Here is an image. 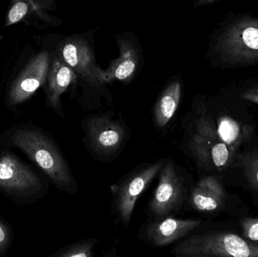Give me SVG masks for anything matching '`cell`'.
I'll return each mask as SVG.
<instances>
[{
    "mask_svg": "<svg viewBox=\"0 0 258 257\" xmlns=\"http://www.w3.org/2000/svg\"><path fill=\"white\" fill-rule=\"evenodd\" d=\"M0 146L17 149L42 170L59 190L71 193L74 178L57 143L33 124H16L0 134Z\"/></svg>",
    "mask_w": 258,
    "mask_h": 257,
    "instance_id": "obj_1",
    "label": "cell"
},
{
    "mask_svg": "<svg viewBox=\"0 0 258 257\" xmlns=\"http://www.w3.org/2000/svg\"><path fill=\"white\" fill-rule=\"evenodd\" d=\"M0 193L18 205H33L46 193L42 178L10 149L0 150Z\"/></svg>",
    "mask_w": 258,
    "mask_h": 257,
    "instance_id": "obj_2",
    "label": "cell"
},
{
    "mask_svg": "<svg viewBox=\"0 0 258 257\" xmlns=\"http://www.w3.org/2000/svg\"><path fill=\"white\" fill-rule=\"evenodd\" d=\"M59 37L50 50L57 53L72 68L77 79L98 89L107 84L105 69L97 63L92 32Z\"/></svg>",
    "mask_w": 258,
    "mask_h": 257,
    "instance_id": "obj_3",
    "label": "cell"
},
{
    "mask_svg": "<svg viewBox=\"0 0 258 257\" xmlns=\"http://www.w3.org/2000/svg\"><path fill=\"white\" fill-rule=\"evenodd\" d=\"M171 253L180 257H258V244L235 234L209 232L183 240Z\"/></svg>",
    "mask_w": 258,
    "mask_h": 257,
    "instance_id": "obj_4",
    "label": "cell"
},
{
    "mask_svg": "<svg viewBox=\"0 0 258 257\" xmlns=\"http://www.w3.org/2000/svg\"><path fill=\"white\" fill-rule=\"evenodd\" d=\"M215 54L224 63H258V18H240L230 24L215 43Z\"/></svg>",
    "mask_w": 258,
    "mask_h": 257,
    "instance_id": "obj_5",
    "label": "cell"
},
{
    "mask_svg": "<svg viewBox=\"0 0 258 257\" xmlns=\"http://www.w3.org/2000/svg\"><path fill=\"white\" fill-rule=\"evenodd\" d=\"M51 57V51L47 48L31 54L8 84L5 98L6 108L16 111L19 106L27 102L44 85Z\"/></svg>",
    "mask_w": 258,
    "mask_h": 257,
    "instance_id": "obj_6",
    "label": "cell"
},
{
    "mask_svg": "<svg viewBox=\"0 0 258 257\" xmlns=\"http://www.w3.org/2000/svg\"><path fill=\"white\" fill-rule=\"evenodd\" d=\"M119 56L110 62L105 69L106 83L118 81L128 83L142 69L144 63L142 46L136 36L129 32H120L115 36Z\"/></svg>",
    "mask_w": 258,
    "mask_h": 257,
    "instance_id": "obj_7",
    "label": "cell"
},
{
    "mask_svg": "<svg viewBox=\"0 0 258 257\" xmlns=\"http://www.w3.org/2000/svg\"><path fill=\"white\" fill-rule=\"evenodd\" d=\"M159 184L150 203L152 214L163 219L181 208L184 199L183 179L176 172L172 161L165 162L161 169Z\"/></svg>",
    "mask_w": 258,
    "mask_h": 257,
    "instance_id": "obj_8",
    "label": "cell"
},
{
    "mask_svg": "<svg viewBox=\"0 0 258 257\" xmlns=\"http://www.w3.org/2000/svg\"><path fill=\"white\" fill-rule=\"evenodd\" d=\"M165 161H156L132 174L116 190L115 206L122 223L128 225L137 200L155 177L160 172Z\"/></svg>",
    "mask_w": 258,
    "mask_h": 257,
    "instance_id": "obj_9",
    "label": "cell"
},
{
    "mask_svg": "<svg viewBox=\"0 0 258 257\" xmlns=\"http://www.w3.org/2000/svg\"><path fill=\"white\" fill-rule=\"evenodd\" d=\"M201 119L192 137L191 149L200 161L212 163L218 168L225 167L230 158V148L220 139L213 125L207 119Z\"/></svg>",
    "mask_w": 258,
    "mask_h": 257,
    "instance_id": "obj_10",
    "label": "cell"
},
{
    "mask_svg": "<svg viewBox=\"0 0 258 257\" xmlns=\"http://www.w3.org/2000/svg\"><path fill=\"white\" fill-rule=\"evenodd\" d=\"M56 8L55 0H10L4 26L10 27L21 22L35 24L36 21L57 26L60 20L48 14Z\"/></svg>",
    "mask_w": 258,
    "mask_h": 257,
    "instance_id": "obj_11",
    "label": "cell"
},
{
    "mask_svg": "<svg viewBox=\"0 0 258 257\" xmlns=\"http://www.w3.org/2000/svg\"><path fill=\"white\" fill-rule=\"evenodd\" d=\"M48 49V48H47ZM49 50V49H48ZM51 51V62L47 74L45 86L46 102L57 115L63 116L60 97L72 84L77 81V76L72 68L54 51Z\"/></svg>",
    "mask_w": 258,
    "mask_h": 257,
    "instance_id": "obj_12",
    "label": "cell"
},
{
    "mask_svg": "<svg viewBox=\"0 0 258 257\" xmlns=\"http://www.w3.org/2000/svg\"><path fill=\"white\" fill-rule=\"evenodd\" d=\"M86 127L91 145L99 153L116 152L125 137L122 125L105 116H94L88 121Z\"/></svg>",
    "mask_w": 258,
    "mask_h": 257,
    "instance_id": "obj_13",
    "label": "cell"
},
{
    "mask_svg": "<svg viewBox=\"0 0 258 257\" xmlns=\"http://www.w3.org/2000/svg\"><path fill=\"white\" fill-rule=\"evenodd\" d=\"M199 220H180L166 217L149 225L146 229L147 242L153 247H162L187 235L200 226Z\"/></svg>",
    "mask_w": 258,
    "mask_h": 257,
    "instance_id": "obj_14",
    "label": "cell"
},
{
    "mask_svg": "<svg viewBox=\"0 0 258 257\" xmlns=\"http://www.w3.org/2000/svg\"><path fill=\"white\" fill-rule=\"evenodd\" d=\"M222 184L215 177H206L199 181L190 196L192 208L201 212H212L219 209L225 200Z\"/></svg>",
    "mask_w": 258,
    "mask_h": 257,
    "instance_id": "obj_15",
    "label": "cell"
},
{
    "mask_svg": "<svg viewBox=\"0 0 258 257\" xmlns=\"http://www.w3.org/2000/svg\"><path fill=\"white\" fill-rule=\"evenodd\" d=\"M183 83L179 76L170 80L159 95L154 107V119L159 128L168 123L178 108L182 96Z\"/></svg>",
    "mask_w": 258,
    "mask_h": 257,
    "instance_id": "obj_16",
    "label": "cell"
},
{
    "mask_svg": "<svg viewBox=\"0 0 258 257\" xmlns=\"http://www.w3.org/2000/svg\"><path fill=\"white\" fill-rule=\"evenodd\" d=\"M217 132L220 139L227 146H233L240 137V127L237 122L231 118H221L219 121Z\"/></svg>",
    "mask_w": 258,
    "mask_h": 257,
    "instance_id": "obj_17",
    "label": "cell"
},
{
    "mask_svg": "<svg viewBox=\"0 0 258 257\" xmlns=\"http://www.w3.org/2000/svg\"><path fill=\"white\" fill-rule=\"evenodd\" d=\"M96 241L93 240H86L79 241L71 246L64 247L59 250L54 255L57 257H90L93 253L94 246Z\"/></svg>",
    "mask_w": 258,
    "mask_h": 257,
    "instance_id": "obj_18",
    "label": "cell"
},
{
    "mask_svg": "<svg viewBox=\"0 0 258 257\" xmlns=\"http://www.w3.org/2000/svg\"><path fill=\"white\" fill-rule=\"evenodd\" d=\"M14 240L12 226L0 216V257L7 255Z\"/></svg>",
    "mask_w": 258,
    "mask_h": 257,
    "instance_id": "obj_19",
    "label": "cell"
},
{
    "mask_svg": "<svg viewBox=\"0 0 258 257\" xmlns=\"http://www.w3.org/2000/svg\"><path fill=\"white\" fill-rule=\"evenodd\" d=\"M245 237L252 241H258V219L248 220L244 224Z\"/></svg>",
    "mask_w": 258,
    "mask_h": 257,
    "instance_id": "obj_20",
    "label": "cell"
},
{
    "mask_svg": "<svg viewBox=\"0 0 258 257\" xmlns=\"http://www.w3.org/2000/svg\"><path fill=\"white\" fill-rule=\"evenodd\" d=\"M242 98L246 100V101H251V102L258 104V86L244 92L242 95Z\"/></svg>",
    "mask_w": 258,
    "mask_h": 257,
    "instance_id": "obj_21",
    "label": "cell"
},
{
    "mask_svg": "<svg viewBox=\"0 0 258 257\" xmlns=\"http://www.w3.org/2000/svg\"><path fill=\"white\" fill-rule=\"evenodd\" d=\"M217 0H194V6L200 7V6H206V5L212 4Z\"/></svg>",
    "mask_w": 258,
    "mask_h": 257,
    "instance_id": "obj_22",
    "label": "cell"
},
{
    "mask_svg": "<svg viewBox=\"0 0 258 257\" xmlns=\"http://www.w3.org/2000/svg\"><path fill=\"white\" fill-rule=\"evenodd\" d=\"M256 180H257V182L258 183V167L257 169V173H256Z\"/></svg>",
    "mask_w": 258,
    "mask_h": 257,
    "instance_id": "obj_23",
    "label": "cell"
}]
</instances>
